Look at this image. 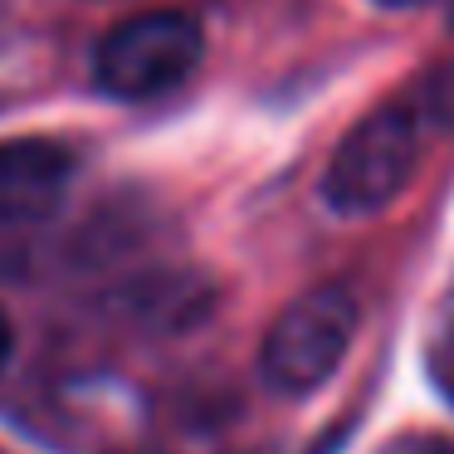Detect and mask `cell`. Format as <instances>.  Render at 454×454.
I'll return each instance as SVG.
<instances>
[{"label": "cell", "instance_id": "7a4b0ae2", "mask_svg": "<svg viewBox=\"0 0 454 454\" xmlns=\"http://www.w3.org/2000/svg\"><path fill=\"white\" fill-rule=\"evenodd\" d=\"M206 59V35L186 11H147L113 25L93 50V83L118 103H142L186 83Z\"/></svg>", "mask_w": 454, "mask_h": 454}, {"label": "cell", "instance_id": "5b68a950", "mask_svg": "<svg viewBox=\"0 0 454 454\" xmlns=\"http://www.w3.org/2000/svg\"><path fill=\"white\" fill-rule=\"evenodd\" d=\"M386 454H454V440H444V434H405Z\"/></svg>", "mask_w": 454, "mask_h": 454}, {"label": "cell", "instance_id": "277c9868", "mask_svg": "<svg viewBox=\"0 0 454 454\" xmlns=\"http://www.w3.org/2000/svg\"><path fill=\"white\" fill-rule=\"evenodd\" d=\"M74 171L79 157L69 142L5 137L0 142V230L44 225L69 196Z\"/></svg>", "mask_w": 454, "mask_h": 454}, {"label": "cell", "instance_id": "52a82bcc", "mask_svg": "<svg viewBox=\"0 0 454 454\" xmlns=\"http://www.w3.org/2000/svg\"><path fill=\"white\" fill-rule=\"evenodd\" d=\"M386 5H401V0H386Z\"/></svg>", "mask_w": 454, "mask_h": 454}, {"label": "cell", "instance_id": "3957f363", "mask_svg": "<svg viewBox=\"0 0 454 454\" xmlns=\"http://www.w3.org/2000/svg\"><path fill=\"white\" fill-rule=\"evenodd\" d=\"M356 298L342 284H317L298 294L259 347V376L278 395H308L342 366L356 337Z\"/></svg>", "mask_w": 454, "mask_h": 454}, {"label": "cell", "instance_id": "8992f818", "mask_svg": "<svg viewBox=\"0 0 454 454\" xmlns=\"http://www.w3.org/2000/svg\"><path fill=\"white\" fill-rule=\"evenodd\" d=\"M11 352H15V327H11V317L0 313V372H5V362H11Z\"/></svg>", "mask_w": 454, "mask_h": 454}, {"label": "cell", "instance_id": "6da1fadb", "mask_svg": "<svg viewBox=\"0 0 454 454\" xmlns=\"http://www.w3.org/2000/svg\"><path fill=\"white\" fill-rule=\"evenodd\" d=\"M420 113L411 103H386L366 113L327 157L323 200L337 215H376L386 210L420 167Z\"/></svg>", "mask_w": 454, "mask_h": 454}, {"label": "cell", "instance_id": "ba28073f", "mask_svg": "<svg viewBox=\"0 0 454 454\" xmlns=\"http://www.w3.org/2000/svg\"><path fill=\"white\" fill-rule=\"evenodd\" d=\"M450 30H454V20H450Z\"/></svg>", "mask_w": 454, "mask_h": 454}]
</instances>
